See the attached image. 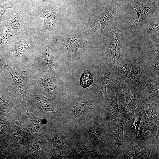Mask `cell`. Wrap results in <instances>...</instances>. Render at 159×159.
<instances>
[{
	"label": "cell",
	"mask_w": 159,
	"mask_h": 159,
	"mask_svg": "<svg viewBox=\"0 0 159 159\" xmlns=\"http://www.w3.org/2000/svg\"><path fill=\"white\" fill-rule=\"evenodd\" d=\"M56 126L47 132L51 136L54 150H67L77 146V128L65 121H58Z\"/></svg>",
	"instance_id": "5b68a950"
},
{
	"label": "cell",
	"mask_w": 159,
	"mask_h": 159,
	"mask_svg": "<svg viewBox=\"0 0 159 159\" xmlns=\"http://www.w3.org/2000/svg\"><path fill=\"white\" fill-rule=\"evenodd\" d=\"M154 137L141 140L134 139L122 159H149Z\"/></svg>",
	"instance_id": "9a60e30c"
},
{
	"label": "cell",
	"mask_w": 159,
	"mask_h": 159,
	"mask_svg": "<svg viewBox=\"0 0 159 159\" xmlns=\"http://www.w3.org/2000/svg\"><path fill=\"white\" fill-rule=\"evenodd\" d=\"M13 8L9 0H0V23L2 21V17L6 10L9 8Z\"/></svg>",
	"instance_id": "d590c367"
},
{
	"label": "cell",
	"mask_w": 159,
	"mask_h": 159,
	"mask_svg": "<svg viewBox=\"0 0 159 159\" xmlns=\"http://www.w3.org/2000/svg\"><path fill=\"white\" fill-rule=\"evenodd\" d=\"M116 68L109 65L103 71L101 87L97 96L100 107L108 102L112 95L117 93L119 82Z\"/></svg>",
	"instance_id": "9c48e42d"
},
{
	"label": "cell",
	"mask_w": 159,
	"mask_h": 159,
	"mask_svg": "<svg viewBox=\"0 0 159 159\" xmlns=\"http://www.w3.org/2000/svg\"><path fill=\"white\" fill-rule=\"evenodd\" d=\"M159 23H154L149 25L145 29L146 33L159 32Z\"/></svg>",
	"instance_id": "8d00e7d4"
},
{
	"label": "cell",
	"mask_w": 159,
	"mask_h": 159,
	"mask_svg": "<svg viewBox=\"0 0 159 159\" xmlns=\"http://www.w3.org/2000/svg\"><path fill=\"white\" fill-rule=\"evenodd\" d=\"M153 100H147L142 109L145 112L149 120L154 124L159 125V104Z\"/></svg>",
	"instance_id": "603a6c76"
},
{
	"label": "cell",
	"mask_w": 159,
	"mask_h": 159,
	"mask_svg": "<svg viewBox=\"0 0 159 159\" xmlns=\"http://www.w3.org/2000/svg\"><path fill=\"white\" fill-rule=\"evenodd\" d=\"M117 95L118 100L130 104L135 107L137 113L140 111L145 103L143 101L137 82L129 85L119 82Z\"/></svg>",
	"instance_id": "8fae6325"
},
{
	"label": "cell",
	"mask_w": 159,
	"mask_h": 159,
	"mask_svg": "<svg viewBox=\"0 0 159 159\" xmlns=\"http://www.w3.org/2000/svg\"><path fill=\"white\" fill-rule=\"evenodd\" d=\"M78 159H106L92 144L78 135L77 140Z\"/></svg>",
	"instance_id": "ffe728a7"
},
{
	"label": "cell",
	"mask_w": 159,
	"mask_h": 159,
	"mask_svg": "<svg viewBox=\"0 0 159 159\" xmlns=\"http://www.w3.org/2000/svg\"><path fill=\"white\" fill-rule=\"evenodd\" d=\"M4 67L10 74L12 79L14 85L22 95V101L21 104L25 105L29 85L28 82L27 75L18 72L13 63H5L4 64Z\"/></svg>",
	"instance_id": "ac0fdd59"
},
{
	"label": "cell",
	"mask_w": 159,
	"mask_h": 159,
	"mask_svg": "<svg viewBox=\"0 0 159 159\" xmlns=\"http://www.w3.org/2000/svg\"><path fill=\"white\" fill-rule=\"evenodd\" d=\"M133 4V7L137 14L136 17L127 32V33H136L146 24L158 8L159 0L148 3L135 1Z\"/></svg>",
	"instance_id": "30bf717a"
},
{
	"label": "cell",
	"mask_w": 159,
	"mask_h": 159,
	"mask_svg": "<svg viewBox=\"0 0 159 159\" xmlns=\"http://www.w3.org/2000/svg\"><path fill=\"white\" fill-rule=\"evenodd\" d=\"M144 72L150 78L157 82L159 81V59L144 61Z\"/></svg>",
	"instance_id": "4316f807"
},
{
	"label": "cell",
	"mask_w": 159,
	"mask_h": 159,
	"mask_svg": "<svg viewBox=\"0 0 159 159\" xmlns=\"http://www.w3.org/2000/svg\"><path fill=\"white\" fill-rule=\"evenodd\" d=\"M93 81L94 77L92 73L89 70H85L80 78L79 84L82 88L85 89L90 86Z\"/></svg>",
	"instance_id": "d6a6232c"
},
{
	"label": "cell",
	"mask_w": 159,
	"mask_h": 159,
	"mask_svg": "<svg viewBox=\"0 0 159 159\" xmlns=\"http://www.w3.org/2000/svg\"><path fill=\"white\" fill-rule=\"evenodd\" d=\"M4 64L1 62V59L0 57V80L6 81V78L2 71Z\"/></svg>",
	"instance_id": "74e56055"
},
{
	"label": "cell",
	"mask_w": 159,
	"mask_h": 159,
	"mask_svg": "<svg viewBox=\"0 0 159 159\" xmlns=\"http://www.w3.org/2000/svg\"><path fill=\"white\" fill-rule=\"evenodd\" d=\"M140 126L138 134L134 138L137 140L146 139L154 136L159 130V125H156L151 122L145 111L142 109Z\"/></svg>",
	"instance_id": "44dd1931"
},
{
	"label": "cell",
	"mask_w": 159,
	"mask_h": 159,
	"mask_svg": "<svg viewBox=\"0 0 159 159\" xmlns=\"http://www.w3.org/2000/svg\"><path fill=\"white\" fill-rule=\"evenodd\" d=\"M64 11L61 8L41 10L39 14L42 28L46 33H50L60 28L65 19Z\"/></svg>",
	"instance_id": "5bb4252c"
},
{
	"label": "cell",
	"mask_w": 159,
	"mask_h": 159,
	"mask_svg": "<svg viewBox=\"0 0 159 159\" xmlns=\"http://www.w3.org/2000/svg\"><path fill=\"white\" fill-rule=\"evenodd\" d=\"M118 100L116 93L111 95L108 102L102 106L99 110L102 113L112 131L118 118Z\"/></svg>",
	"instance_id": "d6986e66"
},
{
	"label": "cell",
	"mask_w": 159,
	"mask_h": 159,
	"mask_svg": "<svg viewBox=\"0 0 159 159\" xmlns=\"http://www.w3.org/2000/svg\"><path fill=\"white\" fill-rule=\"evenodd\" d=\"M119 5L116 3L108 6L105 11L100 15L90 16L82 25L85 42L87 44L89 38L98 30L104 31L107 25L111 21L116 19Z\"/></svg>",
	"instance_id": "52a82bcc"
},
{
	"label": "cell",
	"mask_w": 159,
	"mask_h": 159,
	"mask_svg": "<svg viewBox=\"0 0 159 159\" xmlns=\"http://www.w3.org/2000/svg\"><path fill=\"white\" fill-rule=\"evenodd\" d=\"M77 128L80 137L92 144L106 159L112 158L113 131L100 111Z\"/></svg>",
	"instance_id": "6da1fadb"
},
{
	"label": "cell",
	"mask_w": 159,
	"mask_h": 159,
	"mask_svg": "<svg viewBox=\"0 0 159 159\" xmlns=\"http://www.w3.org/2000/svg\"><path fill=\"white\" fill-rule=\"evenodd\" d=\"M100 108L97 97L63 108L65 121L77 127L93 117Z\"/></svg>",
	"instance_id": "3957f363"
},
{
	"label": "cell",
	"mask_w": 159,
	"mask_h": 159,
	"mask_svg": "<svg viewBox=\"0 0 159 159\" xmlns=\"http://www.w3.org/2000/svg\"><path fill=\"white\" fill-rule=\"evenodd\" d=\"M136 82L144 102L153 100L159 103V82L152 80L144 72Z\"/></svg>",
	"instance_id": "2e32d148"
},
{
	"label": "cell",
	"mask_w": 159,
	"mask_h": 159,
	"mask_svg": "<svg viewBox=\"0 0 159 159\" xmlns=\"http://www.w3.org/2000/svg\"><path fill=\"white\" fill-rule=\"evenodd\" d=\"M26 104L29 108L39 110L47 117L57 121H65L63 107L59 106V101L45 97L35 86L29 87Z\"/></svg>",
	"instance_id": "277c9868"
},
{
	"label": "cell",
	"mask_w": 159,
	"mask_h": 159,
	"mask_svg": "<svg viewBox=\"0 0 159 159\" xmlns=\"http://www.w3.org/2000/svg\"><path fill=\"white\" fill-rule=\"evenodd\" d=\"M115 20L112 21L108 29L102 33L103 34H101L97 47L99 51L105 53L109 65L116 68L122 59L120 49L122 44L121 42L119 28Z\"/></svg>",
	"instance_id": "7a4b0ae2"
},
{
	"label": "cell",
	"mask_w": 159,
	"mask_h": 159,
	"mask_svg": "<svg viewBox=\"0 0 159 159\" xmlns=\"http://www.w3.org/2000/svg\"><path fill=\"white\" fill-rule=\"evenodd\" d=\"M87 45L83 32H74L64 35L59 40L60 56L69 61L80 59L85 53Z\"/></svg>",
	"instance_id": "8992f818"
},
{
	"label": "cell",
	"mask_w": 159,
	"mask_h": 159,
	"mask_svg": "<svg viewBox=\"0 0 159 159\" xmlns=\"http://www.w3.org/2000/svg\"><path fill=\"white\" fill-rule=\"evenodd\" d=\"M44 74L37 73L33 77L43 86L45 92L53 100L59 101L61 87L59 80L54 71L48 69Z\"/></svg>",
	"instance_id": "4fadbf2b"
},
{
	"label": "cell",
	"mask_w": 159,
	"mask_h": 159,
	"mask_svg": "<svg viewBox=\"0 0 159 159\" xmlns=\"http://www.w3.org/2000/svg\"><path fill=\"white\" fill-rule=\"evenodd\" d=\"M19 8L13 12L11 18L9 25L13 32L14 34L19 33L22 29V19L21 11H18Z\"/></svg>",
	"instance_id": "f1b7e54d"
},
{
	"label": "cell",
	"mask_w": 159,
	"mask_h": 159,
	"mask_svg": "<svg viewBox=\"0 0 159 159\" xmlns=\"http://www.w3.org/2000/svg\"><path fill=\"white\" fill-rule=\"evenodd\" d=\"M137 112L135 107L129 104L118 100V117L123 122L124 125L127 121L131 119Z\"/></svg>",
	"instance_id": "cb8c5ba5"
},
{
	"label": "cell",
	"mask_w": 159,
	"mask_h": 159,
	"mask_svg": "<svg viewBox=\"0 0 159 159\" xmlns=\"http://www.w3.org/2000/svg\"><path fill=\"white\" fill-rule=\"evenodd\" d=\"M13 32L9 25L1 24L0 26V49H5L11 42Z\"/></svg>",
	"instance_id": "83f0119b"
},
{
	"label": "cell",
	"mask_w": 159,
	"mask_h": 159,
	"mask_svg": "<svg viewBox=\"0 0 159 159\" xmlns=\"http://www.w3.org/2000/svg\"><path fill=\"white\" fill-rule=\"evenodd\" d=\"M5 81L0 80V106L7 108L9 106V100Z\"/></svg>",
	"instance_id": "1f68e13d"
},
{
	"label": "cell",
	"mask_w": 159,
	"mask_h": 159,
	"mask_svg": "<svg viewBox=\"0 0 159 159\" xmlns=\"http://www.w3.org/2000/svg\"><path fill=\"white\" fill-rule=\"evenodd\" d=\"M37 45L29 38L18 37L11 41L5 49V52L3 57V64L8 54L10 52L14 53L17 58H22L25 52L30 49H35Z\"/></svg>",
	"instance_id": "e0dca14e"
},
{
	"label": "cell",
	"mask_w": 159,
	"mask_h": 159,
	"mask_svg": "<svg viewBox=\"0 0 159 159\" xmlns=\"http://www.w3.org/2000/svg\"><path fill=\"white\" fill-rule=\"evenodd\" d=\"M144 70V61L132 64V69L123 82L129 85L134 84L140 79Z\"/></svg>",
	"instance_id": "d4e9b609"
},
{
	"label": "cell",
	"mask_w": 159,
	"mask_h": 159,
	"mask_svg": "<svg viewBox=\"0 0 159 159\" xmlns=\"http://www.w3.org/2000/svg\"><path fill=\"white\" fill-rule=\"evenodd\" d=\"M77 146L72 149L65 150H54L51 157L54 159H78Z\"/></svg>",
	"instance_id": "f546056e"
},
{
	"label": "cell",
	"mask_w": 159,
	"mask_h": 159,
	"mask_svg": "<svg viewBox=\"0 0 159 159\" xmlns=\"http://www.w3.org/2000/svg\"><path fill=\"white\" fill-rule=\"evenodd\" d=\"M38 52L37 64L41 68L48 70L56 69L58 66L60 55L58 48L47 38L38 45L36 49Z\"/></svg>",
	"instance_id": "ba28073f"
},
{
	"label": "cell",
	"mask_w": 159,
	"mask_h": 159,
	"mask_svg": "<svg viewBox=\"0 0 159 159\" xmlns=\"http://www.w3.org/2000/svg\"><path fill=\"white\" fill-rule=\"evenodd\" d=\"M47 122V121L45 119H41L33 117L30 127L32 130L35 132L37 131L41 127Z\"/></svg>",
	"instance_id": "e575fe53"
},
{
	"label": "cell",
	"mask_w": 159,
	"mask_h": 159,
	"mask_svg": "<svg viewBox=\"0 0 159 159\" xmlns=\"http://www.w3.org/2000/svg\"><path fill=\"white\" fill-rule=\"evenodd\" d=\"M124 124L118 117L113 129L114 140L112 152L113 159H122L134 138L125 134Z\"/></svg>",
	"instance_id": "7c38bea8"
},
{
	"label": "cell",
	"mask_w": 159,
	"mask_h": 159,
	"mask_svg": "<svg viewBox=\"0 0 159 159\" xmlns=\"http://www.w3.org/2000/svg\"><path fill=\"white\" fill-rule=\"evenodd\" d=\"M132 64L130 57L126 54L117 67V73L120 82H123L131 70Z\"/></svg>",
	"instance_id": "484cf974"
},
{
	"label": "cell",
	"mask_w": 159,
	"mask_h": 159,
	"mask_svg": "<svg viewBox=\"0 0 159 159\" xmlns=\"http://www.w3.org/2000/svg\"><path fill=\"white\" fill-rule=\"evenodd\" d=\"M43 1L46 3H50L53 1L55 0H42Z\"/></svg>",
	"instance_id": "f35d334b"
},
{
	"label": "cell",
	"mask_w": 159,
	"mask_h": 159,
	"mask_svg": "<svg viewBox=\"0 0 159 159\" xmlns=\"http://www.w3.org/2000/svg\"><path fill=\"white\" fill-rule=\"evenodd\" d=\"M159 47L158 40L146 41L142 50L145 61L159 59Z\"/></svg>",
	"instance_id": "7402d4cb"
},
{
	"label": "cell",
	"mask_w": 159,
	"mask_h": 159,
	"mask_svg": "<svg viewBox=\"0 0 159 159\" xmlns=\"http://www.w3.org/2000/svg\"><path fill=\"white\" fill-rule=\"evenodd\" d=\"M142 112L141 110L135 114L133 117L132 119L130 125V132L128 135L134 138L136 136L138 133L141 120Z\"/></svg>",
	"instance_id": "4dcf8cb0"
},
{
	"label": "cell",
	"mask_w": 159,
	"mask_h": 159,
	"mask_svg": "<svg viewBox=\"0 0 159 159\" xmlns=\"http://www.w3.org/2000/svg\"><path fill=\"white\" fill-rule=\"evenodd\" d=\"M159 131L153 137L152 142V148L149 159L159 158Z\"/></svg>",
	"instance_id": "836d02e7"
}]
</instances>
